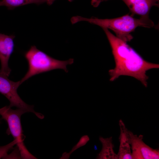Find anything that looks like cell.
<instances>
[{
  "label": "cell",
  "instance_id": "obj_1",
  "mask_svg": "<svg viewBox=\"0 0 159 159\" xmlns=\"http://www.w3.org/2000/svg\"><path fill=\"white\" fill-rule=\"evenodd\" d=\"M103 29L110 45L115 63V68L109 71L110 81H113L122 75L130 76L147 87L148 79L147 71L159 68V64L146 61L127 42L117 37L107 29Z\"/></svg>",
  "mask_w": 159,
  "mask_h": 159
},
{
  "label": "cell",
  "instance_id": "obj_2",
  "mask_svg": "<svg viewBox=\"0 0 159 159\" xmlns=\"http://www.w3.org/2000/svg\"><path fill=\"white\" fill-rule=\"evenodd\" d=\"M81 21H87L98 25L102 29H111L115 33L117 37L127 42L132 39L133 37L131 33L137 27H156L153 22L149 18V15L136 18L131 14H128L117 18L105 19L93 16L88 18L77 16L72 17L71 19L72 24Z\"/></svg>",
  "mask_w": 159,
  "mask_h": 159
},
{
  "label": "cell",
  "instance_id": "obj_3",
  "mask_svg": "<svg viewBox=\"0 0 159 159\" xmlns=\"http://www.w3.org/2000/svg\"><path fill=\"white\" fill-rule=\"evenodd\" d=\"M28 65L26 73L20 80L22 84L30 77L39 74L55 69H60L68 72L67 66L74 62V59L66 61L56 59L38 49L35 46H32L24 54Z\"/></svg>",
  "mask_w": 159,
  "mask_h": 159
},
{
  "label": "cell",
  "instance_id": "obj_4",
  "mask_svg": "<svg viewBox=\"0 0 159 159\" xmlns=\"http://www.w3.org/2000/svg\"><path fill=\"white\" fill-rule=\"evenodd\" d=\"M11 108L9 105L0 109L1 119L5 120L8 124V128L7 132L8 134L11 135L14 140L16 141V145L21 158L36 159L28 151L23 142L25 136L23 134L21 117L26 112L19 109L14 110Z\"/></svg>",
  "mask_w": 159,
  "mask_h": 159
},
{
  "label": "cell",
  "instance_id": "obj_5",
  "mask_svg": "<svg viewBox=\"0 0 159 159\" xmlns=\"http://www.w3.org/2000/svg\"><path fill=\"white\" fill-rule=\"evenodd\" d=\"M20 80L14 82L9 80L8 77L0 73V93L4 95L9 101V106L15 107L26 113H34L38 118L42 119L44 115L36 112L34 105H29L24 102L17 92V90L21 84Z\"/></svg>",
  "mask_w": 159,
  "mask_h": 159
},
{
  "label": "cell",
  "instance_id": "obj_6",
  "mask_svg": "<svg viewBox=\"0 0 159 159\" xmlns=\"http://www.w3.org/2000/svg\"><path fill=\"white\" fill-rule=\"evenodd\" d=\"M130 144L132 159H158L159 158V150L153 148L143 141V136L134 134L128 130Z\"/></svg>",
  "mask_w": 159,
  "mask_h": 159
},
{
  "label": "cell",
  "instance_id": "obj_7",
  "mask_svg": "<svg viewBox=\"0 0 159 159\" xmlns=\"http://www.w3.org/2000/svg\"><path fill=\"white\" fill-rule=\"evenodd\" d=\"M15 36L8 35L0 33V73L8 77L11 69L9 66V58L14 49V39Z\"/></svg>",
  "mask_w": 159,
  "mask_h": 159
},
{
  "label": "cell",
  "instance_id": "obj_8",
  "mask_svg": "<svg viewBox=\"0 0 159 159\" xmlns=\"http://www.w3.org/2000/svg\"><path fill=\"white\" fill-rule=\"evenodd\" d=\"M109 0H91L92 5L97 7L102 2ZM128 7L131 15L140 16L149 15L151 8L153 6H159L158 0H122Z\"/></svg>",
  "mask_w": 159,
  "mask_h": 159
},
{
  "label": "cell",
  "instance_id": "obj_9",
  "mask_svg": "<svg viewBox=\"0 0 159 159\" xmlns=\"http://www.w3.org/2000/svg\"><path fill=\"white\" fill-rule=\"evenodd\" d=\"M119 125L120 134L119 150L117 154L118 159H132L129 140L128 130L121 119L119 121Z\"/></svg>",
  "mask_w": 159,
  "mask_h": 159
},
{
  "label": "cell",
  "instance_id": "obj_10",
  "mask_svg": "<svg viewBox=\"0 0 159 159\" xmlns=\"http://www.w3.org/2000/svg\"><path fill=\"white\" fill-rule=\"evenodd\" d=\"M99 139L102 143L101 150L96 157L98 159H118L117 154L114 152L112 137L104 138L100 136Z\"/></svg>",
  "mask_w": 159,
  "mask_h": 159
},
{
  "label": "cell",
  "instance_id": "obj_11",
  "mask_svg": "<svg viewBox=\"0 0 159 159\" xmlns=\"http://www.w3.org/2000/svg\"><path fill=\"white\" fill-rule=\"evenodd\" d=\"M47 0H2L4 6L9 9H12L16 7L24 5L35 4L39 5L47 2Z\"/></svg>",
  "mask_w": 159,
  "mask_h": 159
},
{
  "label": "cell",
  "instance_id": "obj_12",
  "mask_svg": "<svg viewBox=\"0 0 159 159\" xmlns=\"http://www.w3.org/2000/svg\"><path fill=\"white\" fill-rule=\"evenodd\" d=\"M90 140V138L87 135L82 136L78 143L72 148L69 153H67V155L69 158L71 154L78 148L85 145Z\"/></svg>",
  "mask_w": 159,
  "mask_h": 159
},
{
  "label": "cell",
  "instance_id": "obj_13",
  "mask_svg": "<svg viewBox=\"0 0 159 159\" xmlns=\"http://www.w3.org/2000/svg\"><path fill=\"white\" fill-rule=\"evenodd\" d=\"M17 142L15 140L7 145L3 146L0 147V158H4L7 155V152L14 145L16 144Z\"/></svg>",
  "mask_w": 159,
  "mask_h": 159
},
{
  "label": "cell",
  "instance_id": "obj_14",
  "mask_svg": "<svg viewBox=\"0 0 159 159\" xmlns=\"http://www.w3.org/2000/svg\"><path fill=\"white\" fill-rule=\"evenodd\" d=\"M56 0H47V4L49 5H52L54 1ZM69 1H72L73 0H68Z\"/></svg>",
  "mask_w": 159,
  "mask_h": 159
},
{
  "label": "cell",
  "instance_id": "obj_15",
  "mask_svg": "<svg viewBox=\"0 0 159 159\" xmlns=\"http://www.w3.org/2000/svg\"><path fill=\"white\" fill-rule=\"evenodd\" d=\"M4 6V4L3 1L1 0L0 1V6Z\"/></svg>",
  "mask_w": 159,
  "mask_h": 159
},
{
  "label": "cell",
  "instance_id": "obj_16",
  "mask_svg": "<svg viewBox=\"0 0 159 159\" xmlns=\"http://www.w3.org/2000/svg\"></svg>",
  "mask_w": 159,
  "mask_h": 159
}]
</instances>
